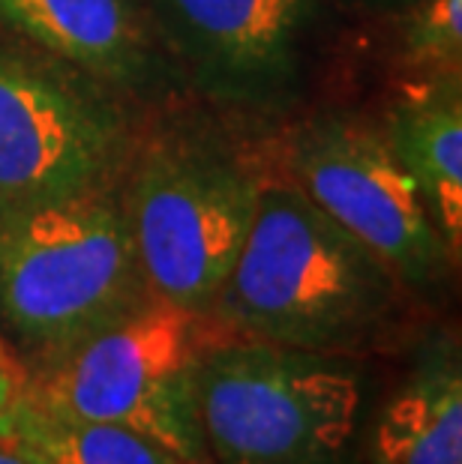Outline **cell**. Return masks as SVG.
Masks as SVG:
<instances>
[{
    "label": "cell",
    "instance_id": "52a82bcc",
    "mask_svg": "<svg viewBox=\"0 0 462 464\" xmlns=\"http://www.w3.org/2000/svg\"><path fill=\"white\" fill-rule=\"evenodd\" d=\"M270 165L378 255L408 294L450 279L454 252L381 138L378 121L355 108H303L264 138Z\"/></svg>",
    "mask_w": 462,
    "mask_h": 464
},
{
    "label": "cell",
    "instance_id": "277c9868",
    "mask_svg": "<svg viewBox=\"0 0 462 464\" xmlns=\"http://www.w3.org/2000/svg\"><path fill=\"white\" fill-rule=\"evenodd\" d=\"M349 357L220 330L202 353L199 417L211 464H337L355 438Z\"/></svg>",
    "mask_w": 462,
    "mask_h": 464
},
{
    "label": "cell",
    "instance_id": "3957f363",
    "mask_svg": "<svg viewBox=\"0 0 462 464\" xmlns=\"http://www.w3.org/2000/svg\"><path fill=\"white\" fill-rule=\"evenodd\" d=\"M114 180L0 198V339L22 381L153 300Z\"/></svg>",
    "mask_w": 462,
    "mask_h": 464
},
{
    "label": "cell",
    "instance_id": "e0dca14e",
    "mask_svg": "<svg viewBox=\"0 0 462 464\" xmlns=\"http://www.w3.org/2000/svg\"><path fill=\"white\" fill-rule=\"evenodd\" d=\"M0 464H25V461L18 459L15 452L6 447V443H0Z\"/></svg>",
    "mask_w": 462,
    "mask_h": 464
},
{
    "label": "cell",
    "instance_id": "7c38bea8",
    "mask_svg": "<svg viewBox=\"0 0 462 464\" xmlns=\"http://www.w3.org/2000/svg\"><path fill=\"white\" fill-rule=\"evenodd\" d=\"M6 447L25 464H186L130 429L48 411L25 390L18 392Z\"/></svg>",
    "mask_w": 462,
    "mask_h": 464
},
{
    "label": "cell",
    "instance_id": "9c48e42d",
    "mask_svg": "<svg viewBox=\"0 0 462 464\" xmlns=\"http://www.w3.org/2000/svg\"><path fill=\"white\" fill-rule=\"evenodd\" d=\"M0 24L144 108L183 93L147 0H0Z\"/></svg>",
    "mask_w": 462,
    "mask_h": 464
},
{
    "label": "cell",
    "instance_id": "ba28073f",
    "mask_svg": "<svg viewBox=\"0 0 462 464\" xmlns=\"http://www.w3.org/2000/svg\"><path fill=\"white\" fill-rule=\"evenodd\" d=\"M144 105L0 24V198L114 180Z\"/></svg>",
    "mask_w": 462,
    "mask_h": 464
},
{
    "label": "cell",
    "instance_id": "5b68a950",
    "mask_svg": "<svg viewBox=\"0 0 462 464\" xmlns=\"http://www.w3.org/2000/svg\"><path fill=\"white\" fill-rule=\"evenodd\" d=\"M220 327L160 297L22 381L36 404L108 422L160 443L186 464H211L199 417L202 353Z\"/></svg>",
    "mask_w": 462,
    "mask_h": 464
},
{
    "label": "cell",
    "instance_id": "8992f818",
    "mask_svg": "<svg viewBox=\"0 0 462 464\" xmlns=\"http://www.w3.org/2000/svg\"><path fill=\"white\" fill-rule=\"evenodd\" d=\"M147 13L186 96L259 138L303 111L321 0H147Z\"/></svg>",
    "mask_w": 462,
    "mask_h": 464
},
{
    "label": "cell",
    "instance_id": "9a60e30c",
    "mask_svg": "<svg viewBox=\"0 0 462 464\" xmlns=\"http://www.w3.org/2000/svg\"><path fill=\"white\" fill-rule=\"evenodd\" d=\"M339 4L346 6H355V9H367V13H399V9H406L411 4H418V0H339Z\"/></svg>",
    "mask_w": 462,
    "mask_h": 464
},
{
    "label": "cell",
    "instance_id": "8fae6325",
    "mask_svg": "<svg viewBox=\"0 0 462 464\" xmlns=\"http://www.w3.org/2000/svg\"><path fill=\"white\" fill-rule=\"evenodd\" d=\"M372 464H462V362L454 335H436L381 408Z\"/></svg>",
    "mask_w": 462,
    "mask_h": 464
},
{
    "label": "cell",
    "instance_id": "4fadbf2b",
    "mask_svg": "<svg viewBox=\"0 0 462 464\" xmlns=\"http://www.w3.org/2000/svg\"><path fill=\"white\" fill-rule=\"evenodd\" d=\"M390 63L397 78L462 75V0H418L393 13Z\"/></svg>",
    "mask_w": 462,
    "mask_h": 464
},
{
    "label": "cell",
    "instance_id": "30bf717a",
    "mask_svg": "<svg viewBox=\"0 0 462 464\" xmlns=\"http://www.w3.org/2000/svg\"><path fill=\"white\" fill-rule=\"evenodd\" d=\"M397 165L459 261L462 246V75L397 78L376 117Z\"/></svg>",
    "mask_w": 462,
    "mask_h": 464
},
{
    "label": "cell",
    "instance_id": "7a4b0ae2",
    "mask_svg": "<svg viewBox=\"0 0 462 464\" xmlns=\"http://www.w3.org/2000/svg\"><path fill=\"white\" fill-rule=\"evenodd\" d=\"M406 303L397 273L270 165L208 318L234 335L351 360L399 330Z\"/></svg>",
    "mask_w": 462,
    "mask_h": 464
},
{
    "label": "cell",
    "instance_id": "2e32d148",
    "mask_svg": "<svg viewBox=\"0 0 462 464\" xmlns=\"http://www.w3.org/2000/svg\"><path fill=\"white\" fill-rule=\"evenodd\" d=\"M0 369H6V372H15V374H18V369H15L13 357H9V351H6L4 339H0ZM18 378H22V374H18Z\"/></svg>",
    "mask_w": 462,
    "mask_h": 464
},
{
    "label": "cell",
    "instance_id": "5bb4252c",
    "mask_svg": "<svg viewBox=\"0 0 462 464\" xmlns=\"http://www.w3.org/2000/svg\"><path fill=\"white\" fill-rule=\"evenodd\" d=\"M18 392H22V378L15 372L0 369V443H6L9 434H13Z\"/></svg>",
    "mask_w": 462,
    "mask_h": 464
},
{
    "label": "cell",
    "instance_id": "6da1fadb",
    "mask_svg": "<svg viewBox=\"0 0 462 464\" xmlns=\"http://www.w3.org/2000/svg\"><path fill=\"white\" fill-rule=\"evenodd\" d=\"M268 174L264 138L192 96L144 108L114 183L153 297L208 318Z\"/></svg>",
    "mask_w": 462,
    "mask_h": 464
}]
</instances>
